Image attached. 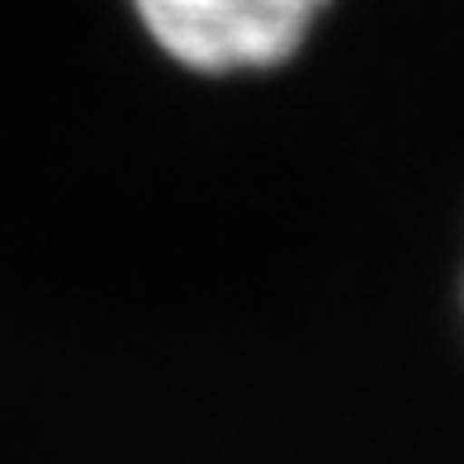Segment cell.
Segmentation results:
<instances>
[{
  "label": "cell",
  "mask_w": 464,
  "mask_h": 464,
  "mask_svg": "<svg viewBox=\"0 0 464 464\" xmlns=\"http://www.w3.org/2000/svg\"><path fill=\"white\" fill-rule=\"evenodd\" d=\"M327 0H133L166 57L195 72L276 67L308 38Z\"/></svg>",
  "instance_id": "cell-1"
}]
</instances>
